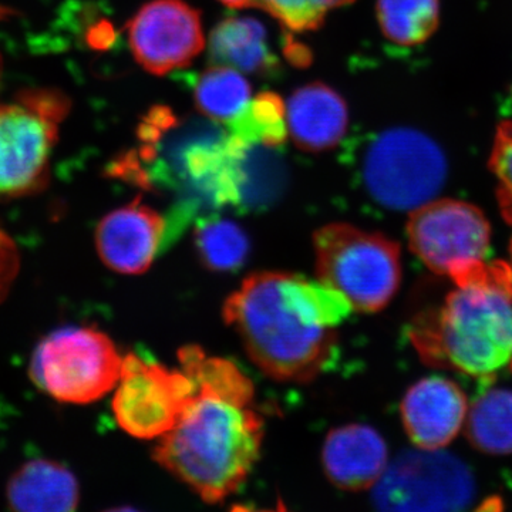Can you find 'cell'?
<instances>
[{"mask_svg":"<svg viewBox=\"0 0 512 512\" xmlns=\"http://www.w3.org/2000/svg\"><path fill=\"white\" fill-rule=\"evenodd\" d=\"M6 501L13 511H74L80 503V485L63 464L49 458H35L9 478Z\"/></svg>","mask_w":512,"mask_h":512,"instance_id":"2e32d148","label":"cell"},{"mask_svg":"<svg viewBox=\"0 0 512 512\" xmlns=\"http://www.w3.org/2000/svg\"><path fill=\"white\" fill-rule=\"evenodd\" d=\"M251 99L252 87L244 73L221 64L205 70L194 87L198 111L220 123L234 120Z\"/></svg>","mask_w":512,"mask_h":512,"instance_id":"ffe728a7","label":"cell"},{"mask_svg":"<svg viewBox=\"0 0 512 512\" xmlns=\"http://www.w3.org/2000/svg\"><path fill=\"white\" fill-rule=\"evenodd\" d=\"M195 249L205 268L227 274L247 262L251 242L237 222L211 217L195 228Z\"/></svg>","mask_w":512,"mask_h":512,"instance_id":"7402d4cb","label":"cell"},{"mask_svg":"<svg viewBox=\"0 0 512 512\" xmlns=\"http://www.w3.org/2000/svg\"><path fill=\"white\" fill-rule=\"evenodd\" d=\"M208 50L212 63L244 74L265 76L278 69L265 26L248 16H234L218 23L211 32Z\"/></svg>","mask_w":512,"mask_h":512,"instance_id":"e0dca14e","label":"cell"},{"mask_svg":"<svg viewBox=\"0 0 512 512\" xmlns=\"http://www.w3.org/2000/svg\"><path fill=\"white\" fill-rule=\"evenodd\" d=\"M318 279L348 299L353 311L389 305L402 281L400 247L379 232L333 222L313 235Z\"/></svg>","mask_w":512,"mask_h":512,"instance_id":"277c9868","label":"cell"},{"mask_svg":"<svg viewBox=\"0 0 512 512\" xmlns=\"http://www.w3.org/2000/svg\"><path fill=\"white\" fill-rule=\"evenodd\" d=\"M137 63L156 76L190 66L205 47L200 12L184 0H151L127 23Z\"/></svg>","mask_w":512,"mask_h":512,"instance_id":"8fae6325","label":"cell"},{"mask_svg":"<svg viewBox=\"0 0 512 512\" xmlns=\"http://www.w3.org/2000/svg\"><path fill=\"white\" fill-rule=\"evenodd\" d=\"M164 232L163 215L136 198L99 222L94 242L101 262L110 271L141 275L156 259Z\"/></svg>","mask_w":512,"mask_h":512,"instance_id":"7c38bea8","label":"cell"},{"mask_svg":"<svg viewBox=\"0 0 512 512\" xmlns=\"http://www.w3.org/2000/svg\"><path fill=\"white\" fill-rule=\"evenodd\" d=\"M510 255H511V266H512V238H511V244H510Z\"/></svg>","mask_w":512,"mask_h":512,"instance_id":"4316f807","label":"cell"},{"mask_svg":"<svg viewBox=\"0 0 512 512\" xmlns=\"http://www.w3.org/2000/svg\"><path fill=\"white\" fill-rule=\"evenodd\" d=\"M195 394L173 430L160 437L154 460L205 503L237 493L261 454L264 420L254 396L194 384Z\"/></svg>","mask_w":512,"mask_h":512,"instance_id":"7a4b0ae2","label":"cell"},{"mask_svg":"<svg viewBox=\"0 0 512 512\" xmlns=\"http://www.w3.org/2000/svg\"><path fill=\"white\" fill-rule=\"evenodd\" d=\"M367 194L392 211L413 212L436 200L447 177L441 148L421 131H383L367 147L362 167Z\"/></svg>","mask_w":512,"mask_h":512,"instance_id":"52a82bcc","label":"cell"},{"mask_svg":"<svg viewBox=\"0 0 512 512\" xmlns=\"http://www.w3.org/2000/svg\"><path fill=\"white\" fill-rule=\"evenodd\" d=\"M355 0H261L266 12L292 32H312L325 22L330 10L350 5Z\"/></svg>","mask_w":512,"mask_h":512,"instance_id":"603a6c76","label":"cell"},{"mask_svg":"<svg viewBox=\"0 0 512 512\" xmlns=\"http://www.w3.org/2000/svg\"><path fill=\"white\" fill-rule=\"evenodd\" d=\"M376 13L390 42L419 46L439 28L440 0H377Z\"/></svg>","mask_w":512,"mask_h":512,"instance_id":"44dd1931","label":"cell"},{"mask_svg":"<svg viewBox=\"0 0 512 512\" xmlns=\"http://www.w3.org/2000/svg\"><path fill=\"white\" fill-rule=\"evenodd\" d=\"M121 367L123 356L106 333L69 326L40 340L29 375L37 389L56 402L90 404L114 390Z\"/></svg>","mask_w":512,"mask_h":512,"instance_id":"8992f818","label":"cell"},{"mask_svg":"<svg viewBox=\"0 0 512 512\" xmlns=\"http://www.w3.org/2000/svg\"><path fill=\"white\" fill-rule=\"evenodd\" d=\"M286 123L296 147L308 153H323L338 147L346 136L348 104L328 84H305L286 103Z\"/></svg>","mask_w":512,"mask_h":512,"instance_id":"9a60e30c","label":"cell"},{"mask_svg":"<svg viewBox=\"0 0 512 512\" xmlns=\"http://www.w3.org/2000/svg\"><path fill=\"white\" fill-rule=\"evenodd\" d=\"M19 271V249L8 232L0 228V303L8 298Z\"/></svg>","mask_w":512,"mask_h":512,"instance_id":"d4e9b609","label":"cell"},{"mask_svg":"<svg viewBox=\"0 0 512 512\" xmlns=\"http://www.w3.org/2000/svg\"><path fill=\"white\" fill-rule=\"evenodd\" d=\"M322 464L330 483L340 490H367L383 476L389 464V450L372 427L346 424L326 437Z\"/></svg>","mask_w":512,"mask_h":512,"instance_id":"5bb4252c","label":"cell"},{"mask_svg":"<svg viewBox=\"0 0 512 512\" xmlns=\"http://www.w3.org/2000/svg\"><path fill=\"white\" fill-rule=\"evenodd\" d=\"M225 6L232 9L259 8L261 0H220Z\"/></svg>","mask_w":512,"mask_h":512,"instance_id":"484cf974","label":"cell"},{"mask_svg":"<svg viewBox=\"0 0 512 512\" xmlns=\"http://www.w3.org/2000/svg\"><path fill=\"white\" fill-rule=\"evenodd\" d=\"M407 238L413 254L430 271L453 278L484 261L491 227L484 212L473 204L436 198L410 212Z\"/></svg>","mask_w":512,"mask_h":512,"instance_id":"30bf717a","label":"cell"},{"mask_svg":"<svg viewBox=\"0 0 512 512\" xmlns=\"http://www.w3.org/2000/svg\"><path fill=\"white\" fill-rule=\"evenodd\" d=\"M490 168L497 180L501 214L512 224V121H504L497 128L491 148Z\"/></svg>","mask_w":512,"mask_h":512,"instance_id":"cb8c5ba5","label":"cell"},{"mask_svg":"<svg viewBox=\"0 0 512 512\" xmlns=\"http://www.w3.org/2000/svg\"><path fill=\"white\" fill-rule=\"evenodd\" d=\"M404 430L414 446L439 450L448 446L466 424V394L453 380L433 376L404 394L400 406Z\"/></svg>","mask_w":512,"mask_h":512,"instance_id":"4fadbf2b","label":"cell"},{"mask_svg":"<svg viewBox=\"0 0 512 512\" xmlns=\"http://www.w3.org/2000/svg\"><path fill=\"white\" fill-rule=\"evenodd\" d=\"M353 312L345 296L289 272L248 276L225 301V322L248 356L278 382L308 383L335 356L336 328Z\"/></svg>","mask_w":512,"mask_h":512,"instance_id":"6da1fadb","label":"cell"},{"mask_svg":"<svg viewBox=\"0 0 512 512\" xmlns=\"http://www.w3.org/2000/svg\"><path fill=\"white\" fill-rule=\"evenodd\" d=\"M194 394V383L183 370L168 369L130 353L123 357L111 407L120 429L130 436L160 439L174 429Z\"/></svg>","mask_w":512,"mask_h":512,"instance_id":"9c48e42d","label":"cell"},{"mask_svg":"<svg viewBox=\"0 0 512 512\" xmlns=\"http://www.w3.org/2000/svg\"><path fill=\"white\" fill-rule=\"evenodd\" d=\"M468 440L490 456L512 454V392L490 390L468 409Z\"/></svg>","mask_w":512,"mask_h":512,"instance_id":"d6986e66","label":"cell"},{"mask_svg":"<svg viewBox=\"0 0 512 512\" xmlns=\"http://www.w3.org/2000/svg\"><path fill=\"white\" fill-rule=\"evenodd\" d=\"M288 136L286 103L276 93L258 94L229 121L228 140L241 150L254 146L279 147Z\"/></svg>","mask_w":512,"mask_h":512,"instance_id":"ac0fdd59","label":"cell"},{"mask_svg":"<svg viewBox=\"0 0 512 512\" xmlns=\"http://www.w3.org/2000/svg\"><path fill=\"white\" fill-rule=\"evenodd\" d=\"M69 99L49 89L26 90L0 103V200H15L46 187L59 127Z\"/></svg>","mask_w":512,"mask_h":512,"instance_id":"5b68a950","label":"cell"},{"mask_svg":"<svg viewBox=\"0 0 512 512\" xmlns=\"http://www.w3.org/2000/svg\"><path fill=\"white\" fill-rule=\"evenodd\" d=\"M372 488L373 504L383 511H458L476 497L466 464L443 448L400 454Z\"/></svg>","mask_w":512,"mask_h":512,"instance_id":"ba28073f","label":"cell"},{"mask_svg":"<svg viewBox=\"0 0 512 512\" xmlns=\"http://www.w3.org/2000/svg\"><path fill=\"white\" fill-rule=\"evenodd\" d=\"M451 279L456 289L410 330L421 359L478 379L512 370V266L478 262Z\"/></svg>","mask_w":512,"mask_h":512,"instance_id":"3957f363","label":"cell"}]
</instances>
